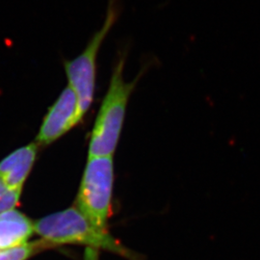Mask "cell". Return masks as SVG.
Here are the masks:
<instances>
[{"instance_id":"2","label":"cell","mask_w":260,"mask_h":260,"mask_svg":"<svg viewBox=\"0 0 260 260\" xmlns=\"http://www.w3.org/2000/svg\"><path fill=\"white\" fill-rule=\"evenodd\" d=\"M127 49H123L112 72L110 84L94 121L89 144V157L113 156L121 137L127 103L140 79L126 82L123 70Z\"/></svg>"},{"instance_id":"6","label":"cell","mask_w":260,"mask_h":260,"mask_svg":"<svg viewBox=\"0 0 260 260\" xmlns=\"http://www.w3.org/2000/svg\"><path fill=\"white\" fill-rule=\"evenodd\" d=\"M38 144L32 143L13 151L0 162V177L14 190L22 191L37 157Z\"/></svg>"},{"instance_id":"8","label":"cell","mask_w":260,"mask_h":260,"mask_svg":"<svg viewBox=\"0 0 260 260\" xmlns=\"http://www.w3.org/2000/svg\"><path fill=\"white\" fill-rule=\"evenodd\" d=\"M49 249L47 244L42 240L21 245L19 247L0 250V260H27L37 252Z\"/></svg>"},{"instance_id":"9","label":"cell","mask_w":260,"mask_h":260,"mask_svg":"<svg viewBox=\"0 0 260 260\" xmlns=\"http://www.w3.org/2000/svg\"><path fill=\"white\" fill-rule=\"evenodd\" d=\"M21 195V191L14 190L0 177V214L15 209Z\"/></svg>"},{"instance_id":"5","label":"cell","mask_w":260,"mask_h":260,"mask_svg":"<svg viewBox=\"0 0 260 260\" xmlns=\"http://www.w3.org/2000/svg\"><path fill=\"white\" fill-rule=\"evenodd\" d=\"M78 123L77 99L75 92L68 86L44 119L37 136L38 146L53 143Z\"/></svg>"},{"instance_id":"1","label":"cell","mask_w":260,"mask_h":260,"mask_svg":"<svg viewBox=\"0 0 260 260\" xmlns=\"http://www.w3.org/2000/svg\"><path fill=\"white\" fill-rule=\"evenodd\" d=\"M35 233L48 248L81 245L90 251H110L129 260H143L136 252L115 239L109 231L94 225L77 207L47 215L34 223Z\"/></svg>"},{"instance_id":"3","label":"cell","mask_w":260,"mask_h":260,"mask_svg":"<svg viewBox=\"0 0 260 260\" xmlns=\"http://www.w3.org/2000/svg\"><path fill=\"white\" fill-rule=\"evenodd\" d=\"M121 0H108L105 19L100 28L88 42L83 51L71 61H66V75L69 87L75 92L78 103V120L82 121L93 100L96 59L100 49L113 26L121 16Z\"/></svg>"},{"instance_id":"4","label":"cell","mask_w":260,"mask_h":260,"mask_svg":"<svg viewBox=\"0 0 260 260\" xmlns=\"http://www.w3.org/2000/svg\"><path fill=\"white\" fill-rule=\"evenodd\" d=\"M114 179L113 156L88 157L76 198V207L103 231H108Z\"/></svg>"},{"instance_id":"7","label":"cell","mask_w":260,"mask_h":260,"mask_svg":"<svg viewBox=\"0 0 260 260\" xmlns=\"http://www.w3.org/2000/svg\"><path fill=\"white\" fill-rule=\"evenodd\" d=\"M34 233V223L26 215L15 209L0 214V250L27 244Z\"/></svg>"}]
</instances>
